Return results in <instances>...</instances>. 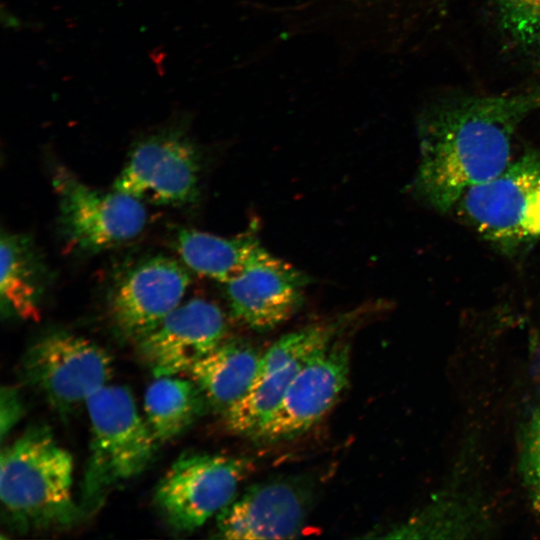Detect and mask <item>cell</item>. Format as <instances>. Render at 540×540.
Returning <instances> with one entry per match:
<instances>
[{"label": "cell", "instance_id": "ba28073f", "mask_svg": "<svg viewBox=\"0 0 540 540\" xmlns=\"http://www.w3.org/2000/svg\"><path fill=\"white\" fill-rule=\"evenodd\" d=\"M52 184L63 234L82 251L96 252L127 242L146 225L144 203L130 195L92 188L65 167L56 168Z\"/></svg>", "mask_w": 540, "mask_h": 540}, {"label": "cell", "instance_id": "5bb4252c", "mask_svg": "<svg viewBox=\"0 0 540 540\" xmlns=\"http://www.w3.org/2000/svg\"><path fill=\"white\" fill-rule=\"evenodd\" d=\"M304 284L302 274L272 256L226 284V296L235 319L266 332L293 316L302 302Z\"/></svg>", "mask_w": 540, "mask_h": 540}, {"label": "cell", "instance_id": "ffe728a7", "mask_svg": "<svg viewBox=\"0 0 540 540\" xmlns=\"http://www.w3.org/2000/svg\"><path fill=\"white\" fill-rule=\"evenodd\" d=\"M366 15L378 21L412 27L428 9L440 5L441 0H352Z\"/></svg>", "mask_w": 540, "mask_h": 540}, {"label": "cell", "instance_id": "8992f818", "mask_svg": "<svg viewBox=\"0 0 540 540\" xmlns=\"http://www.w3.org/2000/svg\"><path fill=\"white\" fill-rule=\"evenodd\" d=\"M252 469L246 457L183 453L159 481L154 502L173 530L192 532L235 499Z\"/></svg>", "mask_w": 540, "mask_h": 540}, {"label": "cell", "instance_id": "4fadbf2b", "mask_svg": "<svg viewBox=\"0 0 540 540\" xmlns=\"http://www.w3.org/2000/svg\"><path fill=\"white\" fill-rule=\"evenodd\" d=\"M226 334L222 310L196 298L181 303L138 343L155 377L176 376L189 373L225 340Z\"/></svg>", "mask_w": 540, "mask_h": 540}, {"label": "cell", "instance_id": "30bf717a", "mask_svg": "<svg viewBox=\"0 0 540 540\" xmlns=\"http://www.w3.org/2000/svg\"><path fill=\"white\" fill-rule=\"evenodd\" d=\"M350 351V343L340 335L315 352L252 438L262 442L288 440L318 423L348 385Z\"/></svg>", "mask_w": 540, "mask_h": 540}, {"label": "cell", "instance_id": "ac0fdd59", "mask_svg": "<svg viewBox=\"0 0 540 540\" xmlns=\"http://www.w3.org/2000/svg\"><path fill=\"white\" fill-rule=\"evenodd\" d=\"M208 403L192 380L156 377L144 395L145 419L158 443L176 438L205 411Z\"/></svg>", "mask_w": 540, "mask_h": 540}, {"label": "cell", "instance_id": "9a60e30c", "mask_svg": "<svg viewBox=\"0 0 540 540\" xmlns=\"http://www.w3.org/2000/svg\"><path fill=\"white\" fill-rule=\"evenodd\" d=\"M174 245L186 267L225 285L273 256L255 238H225L194 229L178 230Z\"/></svg>", "mask_w": 540, "mask_h": 540}, {"label": "cell", "instance_id": "6da1fadb", "mask_svg": "<svg viewBox=\"0 0 540 540\" xmlns=\"http://www.w3.org/2000/svg\"><path fill=\"white\" fill-rule=\"evenodd\" d=\"M540 109V83L513 92L457 95L425 108L418 119L415 196L451 213L462 194L499 174L514 158V136Z\"/></svg>", "mask_w": 540, "mask_h": 540}, {"label": "cell", "instance_id": "8fae6325", "mask_svg": "<svg viewBox=\"0 0 540 540\" xmlns=\"http://www.w3.org/2000/svg\"><path fill=\"white\" fill-rule=\"evenodd\" d=\"M313 490L299 478L252 485L217 515L218 536L229 540L294 538L312 508Z\"/></svg>", "mask_w": 540, "mask_h": 540}, {"label": "cell", "instance_id": "44dd1931", "mask_svg": "<svg viewBox=\"0 0 540 540\" xmlns=\"http://www.w3.org/2000/svg\"><path fill=\"white\" fill-rule=\"evenodd\" d=\"M522 464L532 501L540 513V401L528 420L523 442Z\"/></svg>", "mask_w": 540, "mask_h": 540}, {"label": "cell", "instance_id": "e0dca14e", "mask_svg": "<svg viewBox=\"0 0 540 540\" xmlns=\"http://www.w3.org/2000/svg\"><path fill=\"white\" fill-rule=\"evenodd\" d=\"M0 296L2 312L22 319L39 316L43 293L40 261L24 235H1Z\"/></svg>", "mask_w": 540, "mask_h": 540}, {"label": "cell", "instance_id": "7402d4cb", "mask_svg": "<svg viewBox=\"0 0 540 540\" xmlns=\"http://www.w3.org/2000/svg\"><path fill=\"white\" fill-rule=\"evenodd\" d=\"M24 414V403L13 387H2L0 400V428L3 440Z\"/></svg>", "mask_w": 540, "mask_h": 540}, {"label": "cell", "instance_id": "5b68a950", "mask_svg": "<svg viewBox=\"0 0 540 540\" xmlns=\"http://www.w3.org/2000/svg\"><path fill=\"white\" fill-rule=\"evenodd\" d=\"M187 116L144 135L132 147L113 189L142 203L183 206L199 192L200 153L188 134Z\"/></svg>", "mask_w": 540, "mask_h": 540}, {"label": "cell", "instance_id": "277c9868", "mask_svg": "<svg viewBox=\"0 0 540 540\" xmlns=\"http://www.w3.org/2000/svg\"><path fill=\"white\" fill-rule=\"evenodd\" d=\"M451 213L496 252L518 258L540 241V149L467 189Z\"/></svg>", "mask_w": 540, "mask_h": 540}, {"label": "cell", "instance_id": "d6986e66", "mask_svg": "<svg viewBox=\"0 0 540 540\" xmlns=\"http://www.w3.org/2000/svg\"><path fill=\"white\" fill-rule=\"evenodd\" d=\"M498 22L523 52L540 56V0H491Z\"/></svg>", "mask_w": 540, "mask_h": 540}, {"label": "cell", "instance_id": "7a4b0ae2", "mask_svg": "<svg viewBox=\"0 0 540 540\" xmlns=\"http://www.w3.org/2000/svg\"><path fill=\"white\" fill-rule=\"evenodd\" d=\"M74 461L51 430L32 426L4 447L0 457L3 510L21 529L64 528L82 509L73 498Z\"/></svg>", "mask_w": 540, "mask_h": 540}, {"label": "cell", "instance_id": "2e32d148", "mask_svg": "<svg viewBox=\"0 0 540 540\" xmlns=\"http://www.w3.org/2000/svg\"><path fill=\"white\" fill-rule=\"evenodd\" d=\"M261 356L250 343L224 340L189 372L207 403L223 415L251 389Z\"/></svg>", "mask_w": 540, "mask_h": 540}, {"label": "cell", "instance_id": "52a82bcc", "mask_svg": "<svg viewBox=\"0 0 540 540\" xmlns=\"http://www.w3.org/2000/svg\"><path fill=\"white\" fill-rule=\"evenodd\" d=\"M24 380L60 415L86 406L111 378V355L97 343L67 332L41 337L25 353Z\"/></svg>", "mask_w": 540, "mask_h": 540}, {"label": "cell", "instance_id": "7c38bea8", "mask_svg": "<svg viewBox=\"0 0 540 540\" xmlns=\"http://www.w3.org/2000/svg\"><path fill=\"white\" fill-rule=\"evenodd\" d=\"M181 263L164 255L139 261L114 285L109 309L117 329L139 341L176 309L189 287Z\"/></svg>", "mask_w": 540, "mask_h": 540}, {"label": "cell", "instance_id": "3957f363", "mask_svg": "<svg viewBox=\"0 0 540 540\" xmlns=\"http://www.w3.org/2000/svg\"><path fill=\"white\" fill-rule=\"evenodd\" d=\"M86 408L91 439L80 507L91 514L112 491L149 467L159 443L124 386H103L88 399Z\"/></svg>", "mask_w": 540, "mask_h": 540}, {"label": "cell", "instance_id": "9c48e42d", "mask_svg": "<svg viewBox=\"0 0 540 540\" xmlns=\"http://www.w3.org/2000/svg\"><path fill=\"white\" fill-rule=\"evenodd\" d=\"M353 317L312 324L288 333L261 356L259 371L248 393L223 416L235 434L253 437L282 400L293 379L322 347L342 335Z\"/></svg>", "mask_w": 540, "mask_h": 540}]
</instances>
